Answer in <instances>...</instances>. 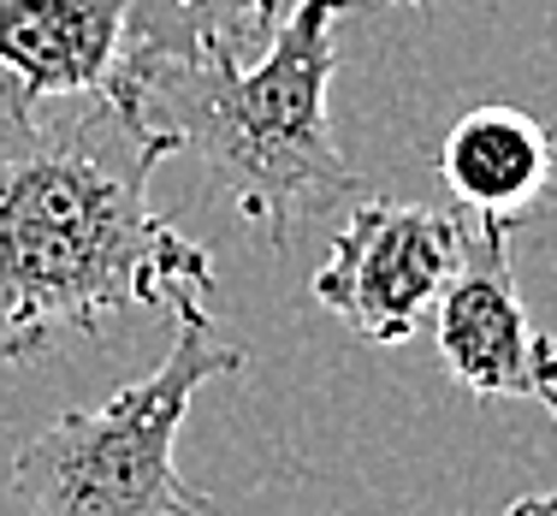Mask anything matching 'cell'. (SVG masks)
<instances>
[{
    "instance_id": "6da1fadb",
    "label": "cell",
    "mask_w": 557,
    "mask_h": 516,
    "mask_svg": "<svg viewBox=\"0 0 557 516\" xmlns=\"http://www.w3.org/2000/svg\"><path fill=\"white\" fill-rule=\"evenodd\" d=\"M172 143L125 96H30L0 72V363L214 291V261L154 208Z\"/></svg>"
},
{
    "instance_id": "52a82bcc",
    "label": "cell",
    "mask_w": 557,
    "mask_h": 516,
    "mask_svg": "<svg viewBox=\"0 0 557 516\" xmlns=\"http://www.w3.org/2000/svg\"><path fill=\"white\" fill-rule=\"evenodd\" d=\"M125 0H0V72L30 96L113 89Z\"/></svg>"
},
{
    "instance_id": "5b68a950",
    "label": "cell",
    "mask_w": 557,
    "mask_h": 516,
    "mask_svg": "<svg viewBox=\"0 0 557 516\" xmlns=\"http://www.w3.org/2000/svg\"><path fill=\"white\" fill-rule=\"evenodd\" d=\"M522 220L474 214L462 261L433 303V344L469 398H546L557 386V339L540 333L516 285L510 237Z\"/></svg>"
},
{
    "instance_id": "ba28073f",
    "label": "cell",
    "mask_w": 557,
    "mask_h": 516,
    "mask_svg": "<svg viewBox=\"0 0 557 516\" xmlns=\"http://www.w3.org/2000/svg\"><path fill=\"white\" fill-rule=\"evenodd\" d=\"M440 179L474 214L522 220L552 184V137L534 113L486 101L462 113L440 143Z\"/></svg>"
},
{
    "instance_id": "9c48e42d",
    "label": "cell",
    "mask_w": 557,
    "mask_h": 516,
    "mask_svg": "<svg viewBox=\"0 0 557 516\" xmlns=\"http://www.w3.org/2000/svg\"><path fill=\"white\" fill-rule=\"evenodd\" d=\"M540 404H546V409H552V421H557V386H552ZM504 516H557V493H522V499H516V505L504 511Z\"/></svg>"
},
{
    "instance_id": "30bf717a",
    "label": "cell",
    "mask_w": 557,
    "mask_h": 516,
    "mask_svg": "<svg viewBox=\"0 0 557 516\" xmlns=\"http://www.w3.org/2000/svg\"><path fill=\"white\" fill-rule=\"evenodd\" d=\"M386 7H428V0H386Z\"/></svg>"
},
{
    "instance_id": "7a4b0ae2",
    "label": "cell",
    "mask_w": 557,
    "mask_h": 516,
    "mask_svg": "<svg viewBox=\"0 0 557 516\" xmlns=\"http://www.w3.org/2000/svg\"><path fill=\"white\" fill-rule=\"evenodd\" d=\"M338 19L344 0H297L256 65H190L113 96L149 119L172 155H196L208 184L232 196L249 226L285 244L302 214L356 196V167L344 161L326 113Z\"/></svg>"
},
{
    "instance_id": "277c9868",
    "label": "cell",
    "mask_w": 557,
    "mask_h": 516,
    "mask_svg": "<svg viewBox=\"0 0 557 516\" xmlns=\"http://www.w3.org/2000/svg\"><path fill=\"white\" fill-rule=\"evenodd\" d=\"M462 244H469V226L445 208L374 196L350 208V220L338 226L326 261L309 280V297L362 344H380V351L409 344L457 273Z\"/></svg>"
},
{
    "instance_id": "8992f818",
    "label": "cell",
    "mask_w": 557,
    "mask_h": 516,
    "mask_svg": "<svg viewBox=\"0 0 557 516\" xmlns=\"http://www.w3.org/2000/svg\"><path fill=\"white\" fill-rule=\"evenodd\" d=\"M278 19L285 0H125L113 89L190 65H256Z\"/></svg>"
},
{
    "instance_id": "3957f363",
    "label": "cell",
    "mask_w": 557,
    "mask_h": 516,
    "mask_svg": "<svg viewBox=\"0 0 557 516\" xmlns=\"http://www.w3.org/2000/svg\"><path fill=\"white\" fill-rule=\"evenodd\" d=\"M161 368L96 409H65L12 457V493L30 516H214L178 475V428L196 392L244 368V344L220 339L202 303H178Z\"/></svg>"
}]
</instances>
